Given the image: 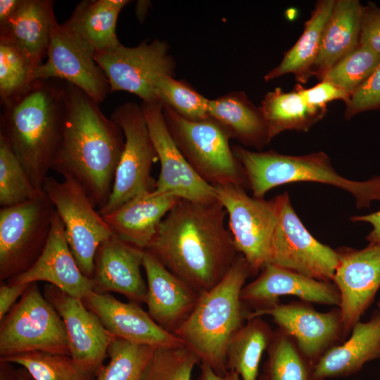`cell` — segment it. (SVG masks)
<instances>
[{
    "label": "cell",
    "instance_id": "cell-2",
    "mask_svg": "<svg viewBox=\"0 0 380 380\" xmlns=\"http://www.w3.org/2000/svg\"><path fill=\"white\" fill-rule=\"evenodd\" d=\"M65 112L61 139L51 170L76 180L95 207L111 194L125 146L122 129L99 103L65 82Z\"/></svg>",
    "mask_w": 380,
    "mask_h": 380
},
{
    "label": "cell",
    "instance_id": "cell-31",
    "mask_svg": "<svg viewBox=\"0 0 380 380\" xmlns=\"http://www.w3.org/2000/svg\"><path fill=\"white\" fill-rule=\"evenodd\" d=\"M120 11L108 6L105 0H84L77 5L63 24L96 52L103 51L121 44L116 34Z\"/></svg>",
    "mask_w": 380,
    "mask_h": 380
},
{
    "label": "cell",
    "instance_id": "cell-10",
    "mask_svg": "<svg viewBox=\"0 0 380 380\" xmlns=\"http://www.w3.org/2000/svg\"><path fill=\"white\" fill-rule=\"evenodd\" d=\"M42 189L64 225L70 249L82 272L91 279L100 244L113 234L95 210L84 189L70 177L60 182L47 177Z\"/></svg>",
    "mask_w": 380,
    "mask_h": 380
},
{
    "label": "cell",
    "instance_id": "cell-24",
    "mask_svg": "<svg viewBox=\"0 0 380 380\" xmlns=\"http://www.w3.org/2000/svg\"><path fill=\"white\" fill-rule=\"evenodd\" d=\"M179 199L170 194L142 192L102 217L114 235L146 250L160 222Z\"/></svg>",
    "mask_w": 380,
    "mask_h": 380
},
{
    "label": "cell",
    "instance_id": "cell-27",
    "mask_svg": "<svg viewBox=\"0 0 380 380\" xmlns=\"http://www.w3.org/2000/svg\"><path fill=\"white\" fill-rule=\"evenodd\" d=\"M363 6L358 0H336L311 70L322 80L328 70L360 45Z\"/></svg>",
    "mask_w": 380,
    "mask_h": 380
},
{
    "label": "cell",
    "instance_id": "cell-16",
    "mask_svg": "<svg viewBox=\"0 0 380 380\" xmlns=\"http://www.w3.org/2000/svg\"><path fill=\"white\" fill-rule=\"evenodd\" d=\"M263 315L270 316L279 329L291 336L314 365L346 337L339 308L320 312L309 303L293 301L253 310L248 314L247 319Z\"/></svg>",
    "mask_w": 380,
    "mask_h": 380
},
{
    "label": "cell",
    "instance_id": "cell-26",
    "mask_svg": "<svg viewBox=\"0 0 380 380\" xmlns=\"http://www.w3.org/2000/svg\"><path fill=\"white\" fill-rule=\"evenodd\" d=\"M53 5L51 0H23L16 12L0 25V40L15 44L39 66L58 23Z\"/></svg>",
    "mask_w": 380,
    "mask_h": 380
},
{
    "label": "cell",
    "instance_id": "cell-15",
    "mask_svg": "<svg viewBox=\"0 0 380 380\" xmlns=\"http://www.w3.org/2000/svg\"><path fill=\"white\" fill-rule=\"evenodd\" d=\"M141 107L160 163L154 191L194 202L216 200L215 187L195 172L173 140L165 123L163 103L142 102Z\"/></svg>",
    "mask_w": 380,
    "mask_h": 380
},
{
    "label": "cell",
    "instance_id": "cell-49",
    "mask_svg": "<svg viewBox=\"0 0 380 380\" xmlns=\"http://www.w3.org/2000/svg\"><path fill=\"white\" fill-rule=\"evenodd\" d=\"M147 3V1H139L137 4V14L139 20L143 19L144 17L147 8L146 6L148 4Z\"/></svg>",
    "mask_w": 380,
    "mask_h": 380
},
{
    "label": "cell",
    "instance_id": "cell-11",
    "mask_svg": "<svg viewBox=\"0 0 380 380\" xmlns=\"http://www.w3.org/2000/svg\"><path fill=\"white\" fill-rule=\"evenodd\" d=\"M214 187L228 215L229 230L236 249L246 259L251 275L255 276L270 262L277 219L276 199L251 197L244 187L237 185Z\"/></svg>",
    "mask_w": 380,
    "mask_h": 380
},
{
    "label": "cell",
    "instance_id": "cell-19",
    "mask_svg": "<svg viewBox=\"0 0 380 380\" xmlns=\"http://www.w3.org/2000/svg\"><path fill=\"white\" fill-rule=\"evenodd\" d=\"M144 252L114 234L103 241L94 260L93 291L115 292L131 302L145 303L147 286L141 272Z\"/></svg>",
    "mask_w": 380,
    "mask_h": 380
},
{
    "label": "cell",
    "instance_id": "cell-30",
    "mask_svg": "<svg viewBox=\"0 0 380 380\" xmlns=\"http://www.w3.org/2000/svg\"><path fill=\"white\" fill-rule=\"evenodd\" d=\"M259 108L267 127L270 141L285 130L307 132L327 111L308 106L295 89L285 92L280 87L267 92Z\"/></svg>",
    "mask_w": 380,
    "mask_h": 380
},
{
    "label": "cell",
    "instance_id": "cell-51",
    "mask_svg": "<svg viewBox=\"0 0 380 380\" xmlns=\"http://www.w3.org/2000/svg\"><path fill=\"white\" fill-rule=\"evenodd\" d=\"M377 306H378L379 310H380V300H379L377 303Z\"/></svg>",
    "mask_w": 380,
    "mask_h": 380
},
{
    "label": "cell",
    "instance_id": "cell-21",
    "mask_svg": "<svg viewBox=\"0 0 380 380\" xmlns=\"http://www.w3.org/2000/svg\"><path fill=\"white\" fill-rule=\"evenodd\" d=\"M294 296L302 301L339 307L340 293L332 282L319 281L296 272L267 263L258 277L245 284L241 299L254 310L279 303L282 296Z\"/></svg>",
    "mask_w": 380,
    "mask_h": 380
},
{
    "label": "cell",
    "instance_id": "cell-12",
    "mask_svg": "<svg viewBox=\"0 0 380 380\" xmlns=\"http://www.w3.org/2000/svg\"><path fill=\"white\" fill-rule=\"evenodd\" d=\"M277 219L269 263L319 281L332 282L338 253L315 239L291 205L287 192L275 197Z\"/></svg>",
    "mask_w": 380,
    "mask_h": 380
},
{
    "label": "cell",
    "instance_id": "cell-5",
    "mask_svg": "<svg viewBox=\"0 0 380 380\" xmlns=\"http://www.w3.org/2000/svg\"><path fill=\"white\" fill-rule=\"evenodd\" d=\"M244 170L248 187L256 198H263L274 187L295 182H314L350 192L358 208H368L380 201V177L365 182L348 179L338 174L323 152L289 156L274 151H251L241 146L232 148Z\"/></svg>",
    "mask_w": 380,
    "mask_h": 380
},
{
    "label": "cell",
    "instance_id": "cell-20",
    "mask_svg": "<svg viewBox=\"0 0 380 380\" xmlns=\"http://www.w3.org/2000/svg\"><path fill=\"white\" fill-rule=\"evenodd\" d=\"M82 300L115 338L154 348L184 346L176 335L161 328L137 303L122 302L110 293L94 291Z\"/></svg>",
    "mask_w": 380,
    "mask_h": 380
},
{
    "label": "cell",
    "instance_id": "cell-18",
    "mask_svg": "<svg viewBox=\"0 0 380 380\" xmlns=\"http://www.w3.org/2000/svg\"><path fill=\"white\" fill-rule=\"evenodd\" d=\"M332 280L341 303L344 334H350L355 324L374 301L380 288V243H369L356 250L341 248Z\"/></svg>",
    "mask_w": 380,
    "mask_h": 380
},
{
    "label": "cell",
    "instance_id": "cell-41",
    "mask_svg": "<svg viewBox=\"0 0 380 380\" xmlns=\"http://www.w3.org/2000/svg\"><path fill=\"white\" fill-rule=\"evenodd\" d=\"M346 106L344 115L346 119L364 111L380 108V63L350 96Z\"/></svg>",
    "mask_w": 380,
    "mask_h": 380
},
{
    "label": "cell",
    "instance_id": "cell-35",
    "mask_svg": "<svg viewBox=\"0 0 380 380\" xmlns=\"http://www.w3.org/2000/svg\"><path fill=\"white\" fill-rule=\"evenodd\" d=\"M1 359L20 365L34 380H94L65 354L32 351Z\"/></svg>",
    "mask_w": 380,
    "mask_h": 380
},
{
    "label": "cell",
    "instance_id": "cell-9",
    "mask_svg": "<svg viewBox=\"0 0 380 380\" xmlns=\"http://www.w3.org/2000/svg\"><path fill=\"white\" fill-rule=\"evenodd\" d=\"M110 118L122 129L125 146L110 197L99 210L101 216L137 194L154 191L156 181L151 176V169L158 160L141 105L126 102L115 108Z\"/></svg>",
    "mask_w": 380,
    "mask_h": 380
},
{
    "label": "cell",
    "instance_id": "cell-23",
    "mask_svg": "<svg viewBox=\"0 0 380 380\" xmlns=\"http://www.w3.org/2000/svg\"><path fill=\"white\" fill-rule=\"evenodd\" d=\"M142 266L147 312L161 328L174 334L193 311L200 294L145 250Z\"/></svg>",
    "mask_w": 380,
    "mask_h": 380
},
{
    "label": "cell",
    "instance_id": "cell-29",
    "mask_svg": "<svg viewBox=\"0 0 380 380\" xmlns=\"http://www.w3.org/2000/svg\"><path fill=\"white\" fill-rule=\"evenodd\" d=\"M336 0H319L315 5L310 18L305 23L302 34L287 51L281 63L265 76L266 82L292 73L300 84L312 77L311 70L318 56L326 25Z\"/></svg>",
    "mask_w": 380,
    "mask_h": 380
},
{
    "label": "cell",
    "instance_id": "cell-37",
    "mask_svg": "<svg viewBox=\"0 0 380 380\" xmlns=\"http://www.w3.org/2000/svg\"><path fill=\"white\" fill-rule=\"evenodd\" d=\"M154 87L158 100L184 118L199 121L208 118L209 100L188 83L173 76L160 75Z\"/></svg>",
    "mask_w": 380,
    "mask_h": 380
},
{
    "label": "cell",
    "instance_id": "cell-28",
    "mask_svg": "<svg viewBox=\"0 0 380 380\" xmlns=\"http://www.w3.org/2000/svg\"><path fill=\"white\" fill-rule=\"evenodd\" d=\"M208 115L227 129L232 139L243 145L261 149L270 142L260 108L243 91L229 92L210 99Z\"/></svg>",
    "mask_w": 380,
    "mask_h": 380
},
{
    "label": "cell",
    "instance_id": "cell-6",
    "mask_svg": "<svg viewBox=\"0 0 380 380\" xmlns=\"http://www.w3.org/2000/svg\"><path fill=\"white\" fill-rule=\"evenodd\" d=\"M163 106L165 123L173 140L203 180L213 186H248L243 167L229 146L232 137L222 125L211 117L189 120Z\"/></svg>",
    "mask_w": 380,
    "mask_h": 380
},
{
    "label": "cell",
    "instance_id": "cell-34",
    "mask_svg": "<svg viewBox=\"0 0 380 380\" xmlns=\"http://www.w3.org/2000/svg\"><path fill=\"white\" fill-rule=\"evenodd\" d=\"M156 348L115 338L108 349L109 361L94 380H141Z\"/></svg>",
    "mask_w": 380,
    "mask_h": 380
},
{
    "label": "cell",
    "instance_id": "cell-1",
    "mask_svg": "<svg viewBox=\"0 0 380 380\" xmlns=\"http://www.w3.org/2000/svg\"><path fill=\"white\" fill-rule=\"evenodd\" d=\"M227 212L180 198L160 222L145 251L199 294L216 286L239 254L225 226Z\"/></svg>",
    "mask_w": 380,
    "mask_h": 380
},
{
    "label": "cell",
    "instance_id": "cell-50",
    "mask_svg": "<svg viewBox=\"0 0 380 380\" xmlns=\"http://www.w3.org/2000/svg\"><path fill=\"white\" fill-rule=\"evenodd\" d=\"M18 380H34L23 367L18 369Z\"/></svg>",
    "mask_w": 380,
    "mask_h": 380
},
{
    "label": "cell",
    "instance_id": "cell-8",
    "mask_svg": "<svg viewBox=\"0 0 380 380\" xmlns=\"http://www.w3.org/2000/svg\"><path fill=\"white\" fill-rule=\"evenodd\" d=\"M56 210L44 191L22 203L0 210V281L33 266L49 239Z\"/></svg>",
    "mask_w": 380,
    "mask_h": 380
},
{
    "label": "cell",
    "instance_id": "cell-17",
    "mask_svg": "<svg viewBox=\"0 0 380 380\" xmlns=\"http://www.w3.org/2000/svg\"><path fill=\"white\" fill-rule=\"evenodd\" d=\"M43 294L63 321L70 356L84 373L94 379L108 357V347L115 337L81 299L50 284H45Z\"/></svg>",
    "mask_w": 380,
    "mask_h": 380
},
{
    "label": "cell",
    "instance_id": "cell-25",
    "mask_svg": "<svg viewBox=\"0 0 380 380\" xmlns=\"http://www.w3.org/2000/svg\"><path fill=\"white\" fill-rule=\"evenodd\" d=\"M380 358V310L369 320L359 321L348 339L328 350L315 365V374L322 380L345 377L361 370L367 362Z\"/></svg>",
    "mask_w": 380,
    "mask_h": 380
},
{
    "label": "cell",
    "instance_id": "cell-47",
    "mask_svg": "<svg viewBox=\"0 0 380 380\" xmlns=\"http://www.w3.org/2000/svg\"><path fill=\"white\" fill-rule=\"evenodd\" d=\"M23 0L0 1V25L6 23L19 8Z\"/></svg>",
    "mask_w": 380,
    "mask_h": 380
},
{
    "label": "cell",
    "instance_id": "cell-46",
    "mask_svg": "<svg viewBox=\"0 0 380 380\" xmlns=\"http://www.w3.org/2000/svg\"><path fill=\"white\" fill-rule=\"evenodd\" d=\"M198 380H241V379L234 371L227 370L224 374H219L209 366L201 364Z\"/></svg>",
    "mask_w": 380,
    "mask_h": 380
},
{
    "label": "cell",
    "instance_id": "cell-33",
    "mask_svg": "<svg viewBox=\"0 0 380 380\" xmlns=\"http://www.w3.org/2000/svg\"><path fill=\"white\" fill-rule=\"evenodd\" d=\"M267 354L263 373L258 380H322L293 338L279 328L273 333Z\"/></svg>",
    "mask_w": 380,
    "mask_h": 380
},
{
    "label": "cell",
    "instance_id": "cell-40",
    "mask_svg": "<svg viewBox=\"0 0 380 380\" xmlns=\"http://www.w3.org/2000/svg\"><path fill=\"white\" fill-rule=\"evenodd\" d=\"M198 359L184 346L156 348L141 380H191Z\"/></svg>",
    "mask_w": 380,
    "mask_h": 380
},
{
    "label": "cell",
    "instance_id": "cell-13",
    "mask_svg": "<svg viewBox=\"0 0 380 380\" xmlns=\"http://www.w3.org/2000/svg\"><path fill=\"white\" fill-rule=\"evenodd\" d=\"M94 58L106 75L110 93L127 91L145 103L159 101L155 80L160 75L173 76L175 67L167 44L159 39L133 47L120 44L95 52Z\"/></svg>",
    "mask_w": 380,
    "mask_h": 380
},
{
    "label": "cell",
    "instance_id": "cell-7",
    "mask_svg": "<svg viewBox=\"0 0 380 380\" xmlns=\"http://www.w3.org/2000/svg\"><path fill=\"white\" fill-rule=\"evenodd\" d=\"M0 322L1 358L32 351L70 355L63 321L37 282L29 285Z\"/></svg>",
    "mask_w": 380,
    "mask_h": 380
},
{
    "label": "cell",
    "instance_id": "cell-22",
    "mask_svg": "<svg viewBox=\"0 0 380 380\" xmlns=\"http://www.w3.org/2000/svg\"><path fill=\"white\" fill-rule=\"evenodd\" d=\"M46 281L79 299L93 291V283L80 270L68 246L64 225L56 211L50 235L37 260L26 272L8 279V284Z\"/></svg>",
    "mask_w": 380,
    "mask_h": 380
},
{
    "label": "cell",
    "instance_id": "cell-36",
    "mask_svg": "<svg viewBox=\"0 0 380 380\" xmlns=\"http://www.w3.org/2000/svg\"><path fill=\"white\" fill-rule=\"evenodd\" d=\"M39 191L32 185L25 168L0 131V205H15L33 198Z\"/></svg>",
    "mask_w": 380,
    "mask_h": 380
},
{
    "label": "cell",
    "instance_id": "cell-38",
    "mask_svg": "<svg viewBox=\"0 0 380 380\" xmlns=\"http://www.w3.org/2000/svg\"><path fill=\"white\" fill-rule=\"evenodd\" d=\"M37 66L15 44L0 40L1 103L21 93L35 81Z\"/></svg>",
    "mask_w": 380,
    "mask_h": 380
},
{
    "label": "cell",
    "instance_id": "cell-43",
    "mask_svg": "<svg viewBox=\"0 0 380 380\" xmlns=\"http://www.w3.org/2000/svg\"><path fill=\"white\" fill-rule=\"evenodd\" d=\"M359 43L380 55V8L372 2L363 6Z\"/></svg>",
    "mask_w": 380,
    "mask_h": 380
},
{
    "label": "cell",
    "instance_id": "cell-14",
    "mask_svg": "<svg viewBox=\"0 0 380 380\" xmlns=\"http://www.w3.org/2000/svg\"><path fill=\"white\" fill-rule=\"evenodd\" d=\"M95 52L63 23H57L51 32L47 59L35 69L34 79H56L71 83L99 104L110 93V86L95 60Z\"/></svg>",
    "mask_w": 380,
    "mask_h": 380
},
{
    "label": "cell",
    "instance_id": "cell-48",
    "mask_svg": "<svg viewBox=\"0 0 380 380\" xmlns=\"http://www.w3.org/2000/svg\"><path fill=\"white\" fill-rule=\"evenodd\" d=\"M13 365L0 358V380H18V369Z\"/></svg>",
    "mask_w": 380,
    "mask_h": 380
},
{
    "label": "cell",
    "instance_id": "cell-45",
    "mask_svg": "<svg viewBox=\"0 0 380 380\" xmlns=\"http://www.w3.org/2000/svg\"><path fill=\"white\" fill-rule=\"evenodd\" d=\"M353 222H365L372 226V230L367 236L369 243H380V210L366 215L350 217Z\"/></svg>",
    "mask_w": 380,
    "mask_h": 380
},
{
    "label": "cell",
    "instance_id": "cell-32",
    "mask_svg": "<svg viewBox=\"0 0 380 380\" xmlns=\"http://www.w3.org/2000/svg\"><path fill=\"white\" fill-rule=\"evenodd\" d=\"M274 331L262 317L247 319L232 337L227 352V370L236 372L241 380H258L262 356Z\"/></svg>",
    "mask_w": 380,
    "mask_h": 380
},
{
    "label": "cell",
    "instance_id": "cell-44",
    "mask_svg": "<svg viewBox=\"0 0 380 380\" xmlns=\"http://www.w3.org/2000/svg\"><path fill=\"white\" fill-rule=\"evenodd\" d=\"M30 284H8L6 281H1L0 322L15 305L17 299L22 296Z\"/></svg>",
    "mask_w": 380,
    "mask_h": 380
},
{
    "label": "cell",
    "instance_id": "cell-3",
    "mask_svg": "<svg viewBox=\"0 0 380 380\" xmlns=\"http://www.w3.org/2000/svg\"><path fill=\"white\" fill-rule=\"evenodd\" d=\"M1 127L37 190L52 168L63 132L65 82L37 80L1 103Z\"/></svg>",
    "mask_w": 380,
    "mask_h": 380
},
{
    "label": "cell",
    "instance_id": "cell-39",
    "mask_svg": "<svg viewBox=\"0 0 380 380\" xmlns=\"http://www.w3.org/2000/svg\"><path fill=\"white\" fill-rule=\"evenodd\" d=\"M379 63V54L365 46L359 45L331 67L322 80L335 84L351 96Z\"/></svg>",
    "mask_w": 380,
    "mask_h": 380
},
{
    "label": "cell",
    "instance_id": "cell-42",
    "mask_svg": "<svg viewBox=\"0 0 380 380\" xmlns=\"http://www.w3.org/2000/svg\"><path fill=\"white\" fill-rule=\"evenodd\" d=\"M294 89L308 106L317 109H327V103L334 100H341L346 103L350 97L343 89L324 80L309 89H305L298 83Z\"/></svg>",
    "mask_w": 380,
    "mask_h": 380
},
{
    "label": "cell",
    "instance_id": "cell-4",
    "mask_svg": "<svg viewBox=\"0 0 380 380\" xmlns=\"http://www.w3.org/2000/svg\"><path fill=\"white\" fill-rule=\"evenodd\" d=\"M250 275L246 259L239 254L222 279L200 294L190 315L174 332L201 364L219 374L227 371V348L250 312L241 299Z\"/></svg>",
    "mask_w": 380,
    "mask_h": 380
}]
</instances>
